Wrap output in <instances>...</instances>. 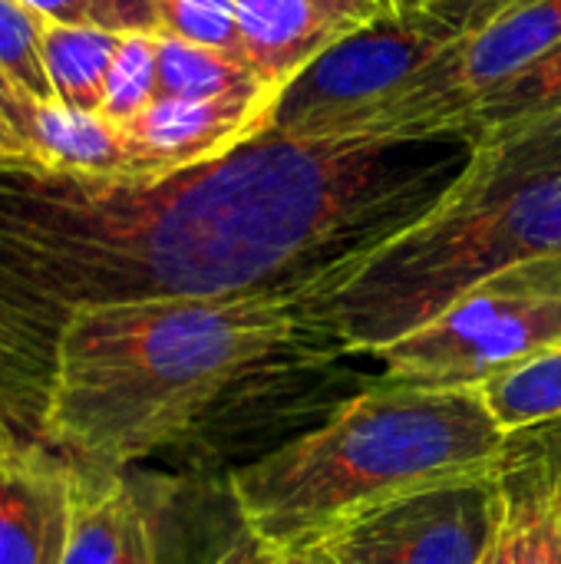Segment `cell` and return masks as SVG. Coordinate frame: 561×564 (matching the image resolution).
Wrapping results in <instances>:
<instances>
[{"label": "cell", "instance_id": "6da1fadb", "mask_svg": "<svg viewBox=\"0 0 561 564\" xmlns=\"http://www.w3.org/2000/svg\"><path fill=\"white\" fill-rule=\"evenodd\" d=\"M311 344L288 301H132L76 311L56 340L40 446L126 473L185 440L241 383Z\"/></svg>", "mask_w": 561, "mask_h": 564}, {"label": "cell", "instance_id": "7a4b0ae2", "mask_svg": "<svg viewBox=\"0 0 561 564\" xmlns=\"http://www.w3.org/2000/svg\"><path fill=\"white\" fill-rule=\"evenodd\" d=\"M561 258V112L476 135L440 205L294 307L334 357H374L476 284Z\"/></svg>", "mask_w": 561, "mask_h": 564}, {"label": "cell", "instance_id": "3957f363", "mask_svg": "<svg viewBox=\"0 0 561 564\" xmlns=\"http://www.w3.org/2000/svg\"><path fill=\"white\" fill-rule=\"evenodd\" d=\"M506 453L509 436L479 390L377 380L321 426L235 469L228 489L245 535L288 555L397 496L493 469Z\"/></svg>", "mask_w": 561, "mask_h": 564}, {"label": "cell", "instance_id": "277c9868", "mask_svg": "<svg viewBox=\"0 0 561 564\" xmlns=\"http://www.w3.org/2000/svg\"><path fill=\"white\" fill-rule=\"evenodd\" d=\"M476 23V0L397 7L341 36L304 63L274 96L271 132L294 139L357 135V129L403 93Z\"/></svg>", "mask_w": 561, "mask_h": 564}, {"label": "cell", "instance_id": "5b68a950", "mask_svg": "<svg viewBox=\"0 0 561 564\" xmlns=\"http://www.w3.org/2000/svg\"><path fill=\"white\" fill-rule=\"evenodd\" d=\"M561 344V258L503 271L377 350L380 380L479 390Z\"/></svg>", "mask_w": 561, "mask_h": 564}, {"label": "cell", "instance_id": "8992f818", "mask_svg": "<svg viewBox=\"0 0 561 564\" xmlns=\"http://www.w3.org/2000/svg\"><path fill=\"white\" fill-rule=\"evenodd\" d=\"M561 43V0H506L470 26L413 83L380 106L357 135L460 132V119L483 96L519 76Z\"/></svg>", "mask_w": 561, "mask_h": 564}, {"label": "cell", "instance_id": "52a82bcc", "mask_svg": "<svg viewBox=\"0 0 561 564\" xmlns=\"http://www.w3.org/2000/svg\"><path fill=\"white\" fill-rule=\"evenodd\" d=\"M503 463L443 479L334 525V564H483L503 519Z\"/></svg>", "mask_w": 561, "mask_h": 564}, {"label": "cell", "instance_id": "ba28073f", "mask_svg": "<svg viewBox=\"0 0 561 564\" xmlns=\"http://www.w3.org/2000/svg\"><path fill=\"white\" fill-rule=\"evenodd\" d=\"M278 89L261 83L212 99H155L119 126L129 155L126 175H169L208 162L265 132Z\"/></svg>", "mask_w": 561, "mask_h": 564}, {"label": "cell", "instance_id": "9c48e42d", "mask_svg": "<svg viewBox=\"0 0 561 564\" xmlns=\"http://www.w3.org/2000/svg\"><path fill=\"white\" fill-rule=\"evenodd\" d=\"M390 13L380 0H235L255 73L281 89L321 50Z\"/></svg>", "mask_w": 561, "mask_h": 564}, {"label": "cell", "instance_id": "30bf717a", "mask_svg": "<svg viewBox=\"0 0 561 564\" xmlns=\"http://www.w3.org/2000/svg\"><path fill=\"white\" fill-rule=\"evenodd\" d=\"M73 512V466L30 446L0 473V564H63Z\"/></svg>", "mask_w": 561, "mask_h": 564}, {"label": "cell", "instance_id": "8fae6325", "mask_svg": "<svg viewBox=\"0 0 561 564\" xmlns=\"http://www.w3.org/2000/svg\"><path fill=\"white\" fill-rule=\"evenodd\" d=\"M499 473L503 519L483 564H561V489L549 456L519 433Z\"/></svg>", "mask_w": 561, "mask_h": 564}, {"label": "cell", "instance_id": "7c38bea8", "mask_svg": "<svg viewBox=\"0 0 561 564\" xmlns=\"http://www.w3.org/2000/svg\"><path fill=\"white\" fill-rule=\"evenodd\" d=\"M63 564H159L149 509L126 473L73 466V512Z\"/></svg>", "mask_w": 561, "mask_h": 564}, {"label": "cell", "instance_id": "4fadbf2b", "mask_svg": "<svg viewBox=\"0 0 561 564\" xmlns=\"http://www.w3.org/2000/svg\"><path fill=\"white\" fill-rule=\"evenodd\" d=\"M30 149L36 169H50V172L126 175L129 169L119 126H112L99 112L69 109L63 102L36 106Z\"/></svg>", "mask_w": 561, "mask_h": 564}, {"label": "cell", "instance_id": "5bb4252c", "mask_svg": "<svg viewBox=\"0 0 561 564\" xmlns=\"http://www.w3.org/2000/svg\"><path fill=\"white\" fill-rule=\"evenodd\" d=\"M119 33L50 23L43 26V66L53 83L56 102L83 112H99L106 76L119 50Z\"/></svg>", "mask_w": 561, "mask_h": 564}, {"label": "cell", "instance_id": "9a60e30c", "mask_svg": "<svg viewBox=\"0 0 561 564\" xmlns=\"http://www.w3.org/2000/svg\"><path fill=\"white\" fill-rule=\"evenodd\" d=\"M479 393L506 436L561 420V344L489 380Z\"/></svg>", "mask_w": 561, "mask_h": 564}, {"label": "cell", "instance_id": "2e32d148", "mask_svg": "<svg viewBox=\"0 0 561 564\" xmlns=\"http://www.w3.org/2000/svg\"><path fill=\"white\" fill-rule=\"evenodd\" d=\"M265 79L241 59L159 33V96L155 99H212L228 96L248 86H261Z\"/></svg>", "mask_w": 561, "mask_h": 564}, {"label": "cell", "instance_id": "e0dca14e", "mask_svg": "<svg viewBox=\"0 0 561 564\" xmlns=\"http://www.w3.org/2000/svg\"><path fill=\"white\" fill-rule=\"evenodd\" d=\"M555 112H561V43L552 53L539 56L532 66H526L519 76L483 96L476 106H470L460 119V132L479 135L499 126L529 122Z\"/></svg>", "mask_w": 561, "mask_h": 564}, {"label": "cell", "instance_id": "ac0fdd59", "mask_svg": "<svg viewBox=\"0 0 561 564\" xmlns=\"http://www.w3.org/2000/svg\"><path fill=\"white\" fill-rule=\"evenodd\" d=\"M159 96V36L129 33L119 40L106 76V96L99 116L112 126L132 122L142 109H149Z\"/></svg>", "mask_w": 561, "mask_h": 564}, {"label": "cell", "instance_id": "d6986e66", "mask_svg": "<svg viewBox=\"0 0 561 564\" xmlns=\"http://www.w3.org/2000/svg\"><path fill=\"white\" fill-rule=\"evenodd\" d=\"M43 26L46 20L23 0H0V69L36 106L56 102L43 66Z\"/></svg>", "mask_w": 561, "mask_h": 564}, {"label": "cell", "instance_id": "ffe728a7", "mask_svg": "<svg viewBox=\"0 0 561 564\" xmlns=\"http://www.w3.org/2000/svg\"><path fill=\"white\" fill-rule=\"evenodd\" d=\"M155 7L162 17V33L222 50L251 66L238 30L235 0H155Z\"/></svg>", "mask_w": 561, "mask_h": 564}, {"label": "cell", "instance_id": "44dd1931", "mask_svg": "<svg viewBox=\"0 0 561 564\" xmlns=\"http://www.w3.org/2000/svg\"><path fill=\"white\" fill-rule=\"evenodd\" d=\"M50 23L89 26L106 33H162V17L155 0H23Z\"/></svg>", "mask_w": 561, "mask_h": 564}, {"label": "cell", "instance_id": "7402d4cb", "mask_svg": "<svg viewBox=\"0 0 561 564\" xmlns=\"http://www.w3.org/2000/svg\"><path fill=\"white\" fill-rule=\"evenodd\" d=\"M33 112H36V102L26 93H20L7 79V73L0 69V122H7L26 145H30V135H33Z\"/></svg>", "mask_w": 561, "mask_h": 564}, {"label": "cell", "instance_id": "603a6c76", "mask_svg": "<svg viewBox=\"0 0 561 564\" xmlns=\"http://www.w3.org/2000/svg\"><path fill=\"white\" fill-rule=\"evenodd\" d=\"M522 436H529V440L549 456V463H552V469H555L561 486V420L546 423V426H539V430H529V433H522Z\"/></svg>", "mask_w": 561, "mask_h": 564}, {"label": "cell", "instance_id": "cb8c5ba5", "mask_svg": "<svg viewBox=\"0 0 561 564\" xmlns=\"http://www.w3.org/2000/svg\"><path fill=\"white\" fill-rule=\"evenodd\" d=\"M0 165H36L30 145L7 122H0Z\"/></svg>", "mask_w": 561, "mask_h": 564}, {"label": "cell", "instance_id": "d4e9b609", "mask_svg": "<svg viewBox=\"0 0 561 564\" xmlns=\"http://www.w3.org/2000/svg\"><path fill=\"white\" fill-rule=\"evenodd\" d=\"M215 564H274V555H268L258 542L245 535V542L231 545L222 558H215Z\"/></svg>", "mask_w": 561, "mask_h": 564}, {"label": "cell", "instance_id": "484cf974", "mask_svg": "<svg viewBox=\"0 0 561 564\" xmlns=\"http://www.w3.org/2000/svg\"><path fill=\"white\" fill-rule=\"evenodd\" d=\"M30 446H33V443H23V440H20L7 423H0V473H3V469H10V466H13V463L30 449Z\"/></svg>", "mask_w": 561, "mask_h": 564}, {"label": "cell", "instance_id": "4316f807", "mask_svg": "<svg viewBox=\"0 0 561 564\" xmlns=\"http://www.w3.org/2000/svg\"><path fill=\"white\" fill-rule=\"evenodd\" d=\"M274 564H334L327 558V552L321 545H311V549H298V552H288V555H274Z\"/></svg>", "mask_w": 561, "mask_h": 564}, {"label": "cell", "instance_id": "83f0119b", "mask_svg": "<svg viewBox=\"0 0 561 564\" xmlns=\"http://www.w3.org/2000/svg\"><path fill=\"white\" fill-rule=\"evenodd\" d=\"M397 7H427V3H446V0H393Z\"/></svg>", "mask_w": 561, "mask_h": 564}, {"label": "cell", "instance_id": "f1b7e54d", "mask_svg": "<svg viewBox=\"0 0 561 564\" xmlns=\"http://www.w3.org/2000/svg\"><path fill=\"white\" fill-rule=\"evenodd\" d=\"M380 3H384L387 10H397V3H393V0H380Z\"/></svg>", "mask_w": 561, "mask_h": 564}]
</instances>
